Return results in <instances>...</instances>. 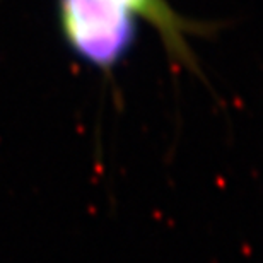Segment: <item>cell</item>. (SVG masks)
<instances>
[{
  "label": "cell",
  "mask_w": 263,
  "mask_h": 263,
  "mask_svg": "<svg viewBox=\"0 0 263 263\" xmlns=\"http://www.w3.org/2000/svg\"><path fill=\"white\" fill-rule=\"evenodd\" d=\"M57 9L67 46L103 73L122 64L139 38V17L118 0H59Z\"/></svg>",
  "instance_id": "cell-1"
},
{
  "label": "cell",
  "mask_w": 263,
  "mask_h": 263,
  "mask_svg": "<svg viewBox=\"0 0 263 263\" xmlns=\"http://www.w3.org/2000/svg\"><path fill=\"white\" fill-rule=\"evenodd\" d=\"M118 2L127 5L137 17L154 26L173 60L198 73L197 60L188 46V36L200 33L197 23L178 14L167 0H118Z\"/></svg>",
  "instance_id": "cell-2"
}]
</instances>
